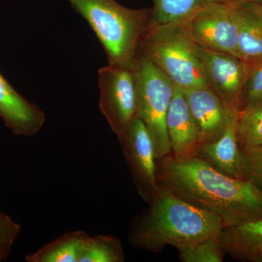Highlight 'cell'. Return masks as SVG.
Wrapping results in <instances>:
<instances>
[{
  "mask_svg": "<svg viewBox=\"0 0 262 262\" xmlns=\"http://www.w3.org/2000/svg\"><path fill=\"white\" fill-rule=\"evenodd\" d=\"M158 184L193 206L220 217L225 227L262 218V192L246 179L221 173L196 157L157 161Z\"/></svg>",
  "mask_w": 262,
  "mask_h": 262,
  "instance_id": "1",
  "label": "cell"
},
{
  "mask_svg": "<svg viewBox=\"0 0 262 262\" xmlns=\"http://www.w3.org/2000/svg\"><path fill=\"white\" fill-rule=\"evenodd\" d=\"M223 222L218 215L193 206L159 184L149 208L136 215L129 229V243L137 249L158 253L173 246L178 251L218 238Z\"/></svg>",
  "mask_w": 262,
  "mask_h": 262,
  "instance_id": "2",
  "label": "cell"
},
{
  "mask_svg": "<svg viewBox=\"0 0 262 262\" xmlns=\"http://www.w3.org/2000/svg\"><path fill=\"white\" fill-rule=\"evenodd\" d=\"M96 34L108 64L134 68L151 8L131 9L117 0H67Z\"/></svg>",
  "mask_w": 262,
  "mask_h": 262,
  "instance_id": "3",
  "label": "cell"
},
{
  "mask_svg": "<svg viewBox=\"0 0 262 262\" xmlns=\"http://www.w3.org/2000/svg\"><path fill=\"white\" fill-rule=\"evenodd\" d=\"M139 56L151 62L182 90L208 85L198 46L182 24H150L141 40Z\"/></svg>",
  "mask_w": 262,
  "mask_h": 262,
  "instance_id": "4",
  "label": "cell"
},
{
  "mask_svg": "<svg viewBox=\"0 0 262 262\" xmlns=\"http://www.w3.org/2000/svg\"><path fill=\"white\" fill-rule=\"evenodd\" d=\"M136 89V117L147 127L157 161L171 155L166 116L175 84L151 62L138 57L134 67Z\"/></svg>",
  "mask_w": 262,
  "mask_h": 262,
  "instance_id": "5",
  "label": "cell"
},
{
  "mask_svg": "<svg viewBox=\"0 0 262 262\" xmlns=\"http://www.w3.org/2000/svg\"><path fill=\"white\" fill-rule=\"evenodd\" d=\"M99 107L117 136L136 117L134 68L108 64L98 71Z\"/></svg>",
  "mask_w": 262,
  "mask_h": 262,
  "instance_id": "6",
  "label": "cell"
},
{
  "mask_svg": "<svg viewBox=\"0 0 262 262\" xmlns=\"http://www.w3.org/2000/svg\"><path fill=\"white\" fill-rule=\"evenodd\" d=\"M117 139L136 191L149 205L159 189V184L154 144L149 130L144 122L136 117Z\"/></svg>",
  "mask_w": 262,
  "mask_h": 262,
  "instance_id": "7",
  "label": "cell"
},
{
  "mask_svg": "<svg viewBox=\"0 0 262 262\" xmlns=\"http://www.w3.org/2000/svg\"><path fill=\"white\" fill-rule=\"evenodd\" d=\"M182 25L199 47L238 58L237 27L232 7L216 2Z\"/></svg>",
  "mask_w": 262,
  "mask_h": 262,
  "instance_id": "8",
  "label": "cell"
},
{
  "mask_svg": "<svg viewBox=\"0 0 262 262\" xmlns=\"http://www.w3.org/2000/svg\"><path fill=\"white\" fill-rule=\"evenodd\" d=\"M202 70L208 85L229 108L239 112L245 84L246 67L237 57L198 46Z\"/></svg>",
  "mask_w": 262,
  "mask_h": 262,
  "instance_id": "9",
  "label": "cell"
},
{
  "mask_svg": "<svg viewBox=\"0 0 262 262\" xmlns=\"http://www.w3.org/2000/svg\"><path fill=\"white\" fill-rule=\"evenodd\" d=\"M183 91L199 130L201 144L217 140L225 131L231 114L237 110L227 107L208 85Z\"/></svg>",
  "mask_w": 262,
  "mask_h": 262,
  "instance_id": "10",
  "label": "cell"
},
{
  "mask_svg": "<svg viewBox=\"0 0 262 262\" xmlns=\"http://www.w3.org/2000/svg\"><path fill=\"white\" fill-rule=\"evenodd\" d=\"M166 129L173 157L188 158L195 156L201 144L199 130L184 91L176 85L167 113Z\"/></svg>",
  "mask_w": 262,
  "mask_h": 262,
  "instance_id": "11",
  "label": "cell"
},
{
  "mask_svg": "<svg viewBox=\"0 0 262 262\" xmlns=\"http://www.w3.org/2000/svg\"><path fill=\"white\" fill-rule=\"evenodd\" d=\"M0 117L15 136L37 134L46 122V114L15 91L0 73Z\"/></svg>",
  "mask_w": 262,
  "mask_h": 262,
  "instance_id": "12",
  "label": "cell"
},
{
  "mask_svg": "<svg viewBox=\"0 0 262 262\" xmlns=\"http://www.w3.org/2000/svg\"><path fill=\"white\" fill-rule=\"evenodd\" d=\"M238 111H234L222 136L211 143L202 144L196 150V158L206 161L221 173L244 179L242 155L237 141Z\"/></svg>",
  "mask_w": 262,
  "mask_h": 262,
  "instance_id": "13",
  "label": "cell"
},
{
  "mask_svg": "<svg viewBox=\"0 0 262 262\" xmlns=\"http://www.w3.org/2000/svg\"><path fill=\"white\" fill-rule=\"evenodd\" d=\"M232 8L237 27V56L248 77L262 63V14L254 5Z\"/></svg>",
  "mask_w": 262,
  "mask_h": 262,
  "instance_id": "14",
  "label": "cell"
},
{
  "mask_svg": "<svg viewBox=\"0 0 262 262\" xmlns=\"http://www.w3.org/2000/svg\"><path fill=\"white\" fill-rule=\"evenodd\" d=\"M219 239L225 253L234 259L262 262V218L224 227Z\"/></svg>",
  "mask_w": 262,
  "mask_h": 262,
  "instance_id": "15",
  "label": "cell"
},
{
  "mask_svg": "<svg viewBox=\"0 0 262 262\" xmlns=\"http://www.w3.org/2000/svg\"><path fill=\"white\" fill-rule=\"evenodd\" d=\"M88 236L82 230L66 232L35 252L27 255L26 261L78 262L81 247Z\"/></svg>",
  "mask_w": 262,
  "mask_h": 262,
  "instance_id": "16",
  "label": "cell"
},
{
  "mask_svg": "<svg viewBox=\"0 0 262 262\" xmlns=\"http://www.w3.org/2000/svg\"><path fill=\"white\" fill-rule=\"evenodd\" d=\"M216 0H154L151 25L182 24Z\"/></svg>",
  "mask_w": 262,
  "mask_h": 262,
  "instance_id": "17",
  "label": "cell"
},
{
  "mask_svg": "<svg viewBox=\"0 0 262 262\" xmlns=\"http://www.w3.org/2000/svg\"><path fill=\"white\" fill-rule=\"evenodd\" d=\"M125 253L117 237L98 234L88 236L81 247L78 262H123Z\"/></svg>",
  "mask_w": 262,
  "mask_h": 262,
  "instance_id": "18",
  "label": "cell"
},
{
  "mask_svg": "<svg viewBox=\"0 0 262 262\" xmlns=\"http://www.w3.org/2000/svg\"><path fill=\"white\" fill-rule=\"evenodd\" d=\"M237 133L241 149L262 145V98L238 112Z\"/></svg>",
  "mask_w": 262,
  "mask_h": 262,
  "instance_id": "19",
  "label": "cell"
},
{
  "mask_svg": "<svg viewBox=\"0 0 262 262\" xmlns=\"http://www.w3.org/2000/svg\"><path fill=\"white\" fill-rule=\"evenodd\" d=\"M179 252L183 262H222L226 254L219 237L183 248Z\"/></svg>",
  "mask_w": 262,
  "mask_h": 262,
  "instance_id": "20",
  "label": "cell"
},
{
  "mask_svg": "<svg viewBox=\"0 0 262 262\" xmlns=\"http://www.w3.org/2000/svg\"><path fill=\"white\" fill-rule=\"evenodd\" d=\"M241 150L244 179L252 182L262 192V145Z\"/></svg>",
  "mask_w": 262,
  "mask_h": 262,
  "instance_id": "21",
  "label": "cell"
},
{
  "mask_svg": "<svg viewBox=\"0 0 262 262\" xmlns=\"http://www.w3.org/2000/svg\"><path fill=\"white\" fill-rule=\"evenodd\" d=\"M20 225L0 211V261H5L20 232Z\"/></svg>",
  "mask_w": 262,
  "mask_h": 262,
  "instance_id": "22",
  "label": "cell"
},
{
  "mask_svg": "<svg viewBox=\"0 0 262 262\" xmlns=\"http://www.w3.org/2000/svg\"><path fill=\"white\" fill-rule=\"evenodd\" d=\"M262 98V63L248 76L245 84L239 111Z\"/></svg>",
  "mask_w": 262,
  "mask_h": 262,
  "instance_id": "23",
  "label": "cell"
},
{
  "mask_svg": "<svg viewBox=\"0 0 262 262\" xmlns=\"http://www.w3.org/2000/svg\"><path fill=\"white\" fill-rule=\"evenodd\" d=\"M218 3L231 7L243 6L246 5L261 4L262 0H216Z\"/></svg>",
  "mask_w": 262,
  "mask_h": 262,
  "instance_id": "24",
  "label": "cell"
},
{
  "mask_svg": "<svg viewBox=\"0 0 262 262\" xmlns=\"http://www.w3.org/2000/svg\"><path fill=\"white\" fill-rule=\"evenodd\" d=\"M254 5H255V7H256V8H257V10H258V11H259L260 13H261L262 14V3H261V4Z\"/></svg>",
  "mask_w": 262,
  "mask_h": 262,
  "instance_id": "25",
  "label": "cell"
}]
</instances>
